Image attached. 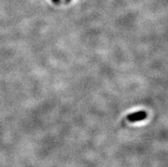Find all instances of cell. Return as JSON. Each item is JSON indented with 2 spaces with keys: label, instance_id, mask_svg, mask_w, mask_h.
I'll return each mask as SVG.
<instances>
[{
  "label": "cell",
  "instance_id": "7a4b0ae2",
  "mask_svg": "<svg viewBox=\"0 0 168 167\" xmlns=\"http://www.w3.org/2000/svg\"><path fill=\"white\" fill-rule=\"evenodd\" d=\"M52 1L55 4H59V2H60V0H52Z\"/></svg>",
  "mask_w": 168,
  "mask_h": 167
},
{
  "label": "cell",
  "instance_id": "6da1fadb",
  "mask_svg": "<svg viewBox=\"0 0 168 167\" xmlns=\"http://www.w3.org/2000/svg\"><path fill=\"white\" fill-rule=\"evenodd\" d=\"M147 113L145 111H139V112H136L126 116V120L129 122L134 123V122H138V121H142V120H145L147 118Z\"/></svg>",
  "mask_w": 168,
  "mask_h": 167
},
{
  "label": "cell",
  "instance_id": "3957f363",
  "mask_svg": "<svg viewBox=\"0 0 168 167\" xmlns=\"http://www.w3.org/2000/svg\"><path fill=\"white\" fill-rule=\"evenodd\" d=\"M69 1H70V0H67V2H69Z\"/></svg>",
  "mask_w": 168,
  "mask_h": 167
}]
</instances>
